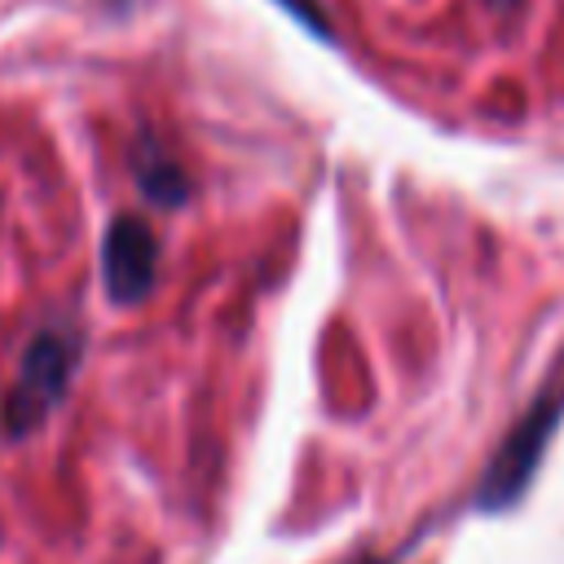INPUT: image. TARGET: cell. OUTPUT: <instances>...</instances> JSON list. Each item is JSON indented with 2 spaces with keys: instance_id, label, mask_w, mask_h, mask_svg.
<instances>
[{
  "instance_id": "1",
  "label": "cell",
  "mask_w": 564,
  "mask_h": 564,
  "mask_svg": "<svg viewBox=\"0 0 564 564\" xmlns=\"http://www.w3.org/2000/svg\"><path fill=\"white\" fill-rule=\"evenodd\" d=\"M79 366V335L70 326H48L31 339L22 352L18 388L4 397V427L9 432H31L66 392L70 375Z\"/></svg>"
},
{
  "instance_id": "2",
  "label": "cell",
  "mask_w": 564,
  "mask_h": 564,
  "mask_svg": "<svg viewBox=\"0 0 564 564\" xmlns=\"http://www.w3.org/2000/svg\"><path fill=\"white\" fill-rule=\"evenodd\" d=\"M560 405H564V388L551 383V392L533 405V414H524L520 427H516V432L502 441V449L494 454L485 480L476 485V507H485V511H489V507H507V502L524 489V480H529L533 467H538L542 445L551 441V432H555V423H560Z\"/></svg>"
},
{
  "instance_id": "3",
  "label": "cell",
  "mask_w": 564,
  "mask_h": 564,
  "mask_svg": "<svg viewBox=\"0 0 564 564\" xmlns=\"http://www.w3.org/2000/svg\"><path fill=\"white\" fill-rule=\"evenodd\" d=\"M159 269V238L141 216H119L106 229V247H101V273H106V291L115 304H137Z\"/></svg>"
},
{
  "instance_id": "4",
  "label": "cell",
  "mask_w": 564,
  "mask_h": 564,
  "mask_svg": "<svg viewBox=\"0 0 564 564\" xmlns=\"http://www.w3.org/2000/svg\"><path fill=\"white\" fill-rule=\"evenodd\" d=\"M141 189L154 198V203H181L185 194H189V181L181 176V167L176 163H167V159H150V163H141Z\"/></svg>"
}]
</instances>
